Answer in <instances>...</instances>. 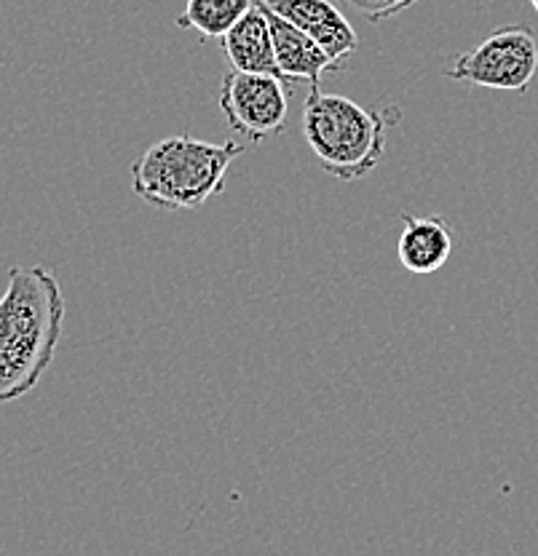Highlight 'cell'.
<instances>
[{"label": "cell", "mask_w": 538, "mask_h": 556, "mask_svg": "<svg viewBox=\"0 0 538 556\" xmlns=\"http://www.w3.org/2000/svg\"><path fill=\"white\" fill-rule=\"evenodd\" d=\"M289 86L281 75L230 70L220 86V110L230 129L252 142L276 137L287 124Z\"/></svg>", "instance_id": "cell-5"}, {"label": "cell", "mask_w": 538, "mask_h": 556, "mask_svg": "<svg viewBox=\"0 0 538 556\" xmlns=\"http://www.w3.org/2000/svg\"><path fill=\"white\" fill-rule=\"evenodd\" d=\"M254 3H258V0H254ZM263 11L271 27V38H274L276 67H279L281 78H285L287 84L309 80L311 86H320L322 73L335 70L333 62H329L327 51H324L314 38H309V35L300 30V27H295L292 22H287L285 16L265 9V5Z\"/></svg>", "instance_id": "cell-7"}, {"label": "cell", "mask_w": 538, "mask_h": 556, "mask_svg": "<svg viewBox=\"0 0 538 556\" xmlns=\"http://www.w3.org/2000/svg\"><path fill=\"white\" fill-rule=\"evenodd\" d=\"M258 3L276 11L295 27H300L309 38H314L327 51L335 70L343 67L356 51V30L340 14L338 5L329 3V0H258Z\"/></svg>", "instance_id": "cell-6"}, {"label": "cell", "mask_w": 538, "mask_h": 556, "mask_svg": "<svg viewBox=\"0 0 538 556\" xmlns=\"http://www.w3.org/2000/svg\"><path fill=\"white\" fill-rule=\"evenodd\" d=\"M245 153L239 142H204L188 135L150 144L132 164V188L148 206L161 212L201 208L223 193L225 174Z\"/></svg>", "instance_id": "cell-2"}, {"label": "cell", "mask_w": 538, "mask_h": 556, "mask_svg": "<svg viewBox=\"0 0 538 556\" xmlns=\"http://www.w3.org/2000/svg\"><path fill=\"white\" fill-rule=\"evenodd\" d=\"M223 51L228 54L234 70H241V73L279 75L274 38H271L268 20H265V11L260 3H254L250 14L225 35Z\"/></svg>", "instance_id": "cell-9"}, {"label": "cell", "mask_w": 538, "mask_h": 556, "mask_svg": "<svg viewBox=\"0 0 538 556\" xmlns=\"http://www.w3.org/2000/svg\"><path fill=\"white\" fill-rule=\"evenodd\" d=\"M300 124L322 169L343 182L367 177L386 153V115L320 86H311Z\"/></svg>", "instance_id": "cell-3"}, {"label": "cell", "mask_w": 538, "mask_h": 556, "mask_svg": "<svg viewBox=\"0 0 538 556\" xmlns=\"http://www.w3.org/2000/svg\"><path fill=\"white\" fill-rule=\"evenodd\" d=\"M530 5H534V11L538 14V0H530Z\"/></svg>", "instance_id": "cell-12"}, {"label": "cell", "mask_w": 538, "mask_h": 556, "mask_svg": "<svg viewBox=\"0 0 538 556\" xmlns=\"http://www.w3.org/2000/svg\"><path fill=\"white\" fill-rule=\"evenodd\" d=\"M538 75V40L528 27L509 25L455 56L445 78L493 91H528Z\"/></svg>", "instance_id": "cell-4"}, {"label": "cell", "mask_w": 538, "mask_h": 556, "mask_svg": "<svg viewBox=\"0 0 538 556\" xmlns=\"http://www.w3.org/2000/svg\"><path fill=\"white\" fill-rule=\"evenodd\" d=\"M65 329V298L43 265L11 268L0 294V404L27 396L49 372Z\"/></svg>", "instance_id": "cell-1"}, {"label": "cell", "mask_w": 538, "mask_h": 556, "mask_svg": "<svg viewBox=\"0 0 538 556\" xmlns=\"http://www.w3.org/2000/svg\"><path fill=\"white\" fill-rule=\"evenodd\" d=\"M254 0H188L177 25L204 40H223L252 11Z\"/></svg>", "instance_id": "cell-10"}, {"label": "cell", "mask_w": 538, "mask_h": 556, "mask_svg": "<svg viewBox=\"0 0 538 556\" xmlns=\"http://www.w3.org/2000/svg\"><path fill=\"white\" fill-rule=\"evenodd\" d=\"M356 14H362L364 20L380 25V22L391 20V16L402 14V11L413 9L418 0H346Z\"/></svg>", "instance_id": "cell-11"}, {"label": "cell", "mask_w": 538, "mask_h": 556, "mask_svg": "<svg viewBox=\"0 0 538 556\" xmlns=\"http://www.w3.org/2000/svg\"><path fill=\"white\" fill-rule=\"evenodd\" d=\"M397 254L408 274H437L453 254V230L442 217L402 214V236L397 241Z\"/></svg>", "instance_id": "cell-8"}]
</instances>
